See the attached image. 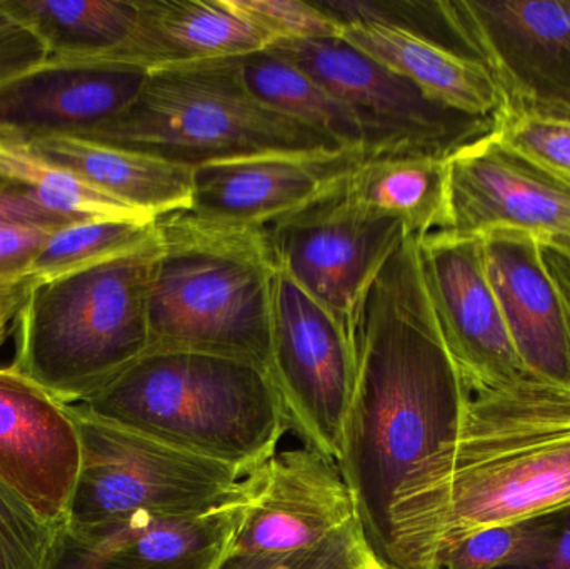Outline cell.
Here are the masks:
<instances>
[{
  "label": "cell",
  "mask_w": 570,
  "mask_h": 569,
  "mask_svg": "<svg viewBox=\"0 0 570 569\" xmlns=\"http://www.w3.org/2000/svg\"><path fill=\"white\" fill-rule=\"evenodd\" d=\"M72 223L77 220L43 209L32 197L0 180V224H33L60 229Z\"/></svg>",
  "instance_id": "cell-35"
},
{
  "label": "cell",
  "mask_w": 570,
  "mask_h": 569,
  "mask_svg": "<svg viewBox=\"0 0 570 569\" xmlns=\"http://www.w3.org/2000/svg\"><path fill=\"white\" fill-rule=\"evenodd\" d=\"M264 468L244 493L207 513L186 518L142 514L97 528L60 524L42 569H217L229 553Z\"/></svg>",
  "instance_id": "cell-14"
},
{
  "label": "cell",
  "mask_w": 570,
  "mask_h": 569,
  "mask_svg": "<svg viewBox=\"0 0 570 569\" xmlns=\"http://www.w3.org/2000/svg\"><path fill=\"white\" fill-rule=\"evenodd\" d=\"M269 373L292 433L304 448L338 463L357 384L351 334L279 267Z\"/></svg>",
  "instance_id": "cell-7"
},
{
  "label": "cell",
  "mask_w": 570,
  "mask_h": 569,
  "mask_svg": "<svg viewBox=\"0 0 570 569\" xmlns=\"http://www.w3.org/2000/svg\"><path fill=\"white\" fill-rule=\"evenodd\" d=\"M501 569H570V504L549 513L548 537L534 555Z\"/></svg>",
  "instance_id": "cell-34"
},
{
  "label": "cell",
  "mask_w": 570,
  "mask_h": 569,
  "mask_svg": "<svg viewBox=\"0 0 570 569\" xmlns=\"http://www.w3.org/2000/svg\"><path fill=\"white\" fill-rule=\"evenodd\" d=\"M312 203L354 216L399 219L409 236L422 239L445 227L448 157L372 154Z\"/></svg>",
  "instance_id": "cell-21"
},
{
  "label": "cell",
  "mask_w": 570,
  "mask_h": 569,
  "mask_svg": "<svg viewBox=\"0 0 570 569\" xmlns=\"http://www.w3.org/2000/svg\"><path fill=\"white\" fill-rule=\"evenodd\" d=\"M239 66L244 82L261 102L341 146L371 150L367 133L354 110L305 70L269 49L239 57Z\"/></svg>",
  "instance_id": "cell-24"
},
{
  "label": "cell",
  "mask_w": 570,
  "mask_h": 569,
  "mask_svg": "<svg viewBox=\"0 0 570 569\" xmlns=\"http://www.w3.org/2000/svg\"><path fill=\"white\" fill-rule=\"evenodd\" d=\"M72 408L244 477L266 467L291 431L269 371L210 354H144Z\"/></svg>",
  "instance_id": "cell-3"
},
{
  "label": "cell",
  "mask_w": 570,
  "mask_h": 569,
  "mask_svg": "<svg viewBox=\"0 0 570 569\" xmlns=\"http://www.w3.org/2000/svg\"><path fill=\"white\" fill-rule=\"evenodd\" d=\"M264 227L277 267L347 331L362 294L409 237L399 219L314 203Z\"/></svg>",
  "instance_id": "cell-11"
},
{
  "label": "cell",
  "mask_w": 570,
  "mask_h": 569,
  "mask_svg": "<svg viewBox=\"0 0 570 569\" xmlns=\"http://www.w3.org/2000/svg\"><path fill=\"white\" fill-rule=\"evenodd\" d=\"M72 411L80 468L62 523L67 527H109L142 514L197 517L249 487L254 473L244 477L226 464Z\"/></svg>",
  "instance_id": "cell-6"
},
{
  "label": "cell",
  "mask_w": 570,
  "mask_h": 569,
  "mask_svg": "<svg viewBox=\"0 0 570 569\" xmlns=\"http://www.w3.org/2000/svg\"><path fill=\"white\" fill-rule=\"evenodd\" d=\"M417 244L439 330L469 391L504 386L529 374L489 283L481 237L439 230Z\"/></svg>",
  "instance_id": "cell-12"
},
{
  "label": "cell",
  "mask_w": 570,
  "mask_h": 569,
  "mask_svg": "<svg viewBox=\"0 0 570 569\" xmlns=\"http://www.w3.org/2000/svg\"><path fill=\"white\" fill-rule=\"evenodd\" d=\"M357 521L338 464L308 448L279 451L239 533L217 569H291L337 531Z\"/></svg>",
  "instance_id": "cell-9"
},
{
  "label": "cell",
  "mask_w": 570,
  "mask_h": 569,
  "mask_svg": "<svg viewBox=\"0 0 570 569\" xmlns=\"http://www.w3.org/2000/svg\"><path fill=\"white\" fill-rule=\"evenodd\" d=\"M56 230L33 224H0V274L29 273L30 264Z\"/></svg>",
  "instance_id": "cell-31"
},
{
  "label": "cell",
  "mask_w": 570,
  "mask_h": 569,
  "mask_svg": "<svg viewBox=\"0 0 570 569\" xmlns=\"http://www.w3.org/2000/svg\"><path fill=\"white\" fill-rule=\"evenodd\" d=\"M0 180L70 220H136L153 217L90 186L82 177L40 154L26 137L0 129Z\"/></svg>",
  "instance_id": "cell-25"
},
{
  "label": "cell",
  "mask_w": 570,
  "mask_h": 569,
  "mask_svg": "<svg viewBox=\"0 0 570 569\" xmlns=\"http://www.w3.org/2000/svg\"><path fill=\"white\" fill-rule=\"evenodd\" d=\"M267 49L305 70L347 104L364 126L372 153L449 157L492 133L494 119L465 116L428 99L414 84L341 37L308 42L281 40Z\"/></svg>",
  "instance_id": "cell-8"
},
{
  "label": "cell",
  "mask_w": 570,
  "mask_h": 569,
  "mask_svg": "<svg viewBox=\"0 0 570 569\" xmlns=\"http://www.w3.org/2000/svg\"><path fill=\"white\" fill-rule=\"evenodd\" d=\"M230 6L256 23L276 42L338 39L342 23L315 2L302 0H229Z\"/></svg>",
  "instance_id": "cell-29"
},
{
  "label": "cell",
  "mask_w": 570,
  "mask_h": 569,
  "mask_svg": "<svg viewBox=\"0 0 570 569\" xmlns=\"http://www.w3.org/2000/svg\"><path fill=\"white\" fill-rule=\"evenodd\" d=\"M53 531L0 483V569H42Z\"/></svg>",
  "instance_id": "cell-30"
},
{
  "label": "cell",
  "mask_w": 570,
  "mask_h": 569,
  "mask_svg": "<svg viewBox=\"0 0 570 569\" xmlns=\"http://www.w3.org/2000/svg\"><path fill=\"white\" fill-rule=\"evenodd\" d=\"M357 384L338 470L368 551L385 567L434 569L439 498L469 387L405 237L352 314Z\"/></svg>",
  "instance_id": "cell-1"
},
{
  "label": "cell",
  "mask_w": 570,
  "mask_h": 569,
  "mask_svg": "<svg viewBox=\"0 0 570 569\" xmlns=\"http://www.w3.org/2000/svg\"><path fill=\"white\" fill-rule=\"evenodd\" d=\"M492 134L511 149L570 176V117L505 104Z\"/></svg>",
  "instance_id": "cell-28"
},
{
  "label": "cell",
  "mask_w": 570,
  "mask_h": 569,
  "mask_svg": "<svg viewBox=\"0 0 570 569\" xmlns=\"http://www.w3.org/2000/svg\"><path fill=\"white\" fill-rule=\"evenodd\" d=\"M156 230L147 353L210 354L269 371L277 264L266 227L177 210L157 217Z\"/></svg>",
  "instance_id": "cell-2"
},
{
  "label": "cell",
  "mask_w": 570,
  "mask_h": 569,
  "mask_svg": "<svg viewBox=\"0 0 570 569\" xmlns=\"http://www.w3.org/2000/svg\"><path fill=\"white\" fill-rule=\"evenodd\" d=\"M549 513L478 531L444 551L434 569H501L521 563L544 543Z\"/></svg>",
  "instance_id": "cell-27"
},
{
  "label": "cell",
  "mask_w": 570,
  "mask_h": 569,
  "mask_svg": "<svg viewBox=\"0 0 570 569\" xmlns=\"http://www.w3.org/2000/svg\"><path fill=\"white\" fill-rule=\"evenodd\" d=\"M273 43L274 37L240 16L229 0H139V16L129 39L86 63L154 72L249 56Z\"/></svg>",
  "instance_id": "cell-19"
},
{
  "label": "cell",
  "mask_w": 570,
  "mask_h": 569,
  "mask_svg": "<svg viewBox=\"0 0 570 569\" xmlns=\"http://www.w3.org/2000/svg\"><path fill=\"white\" fill-rule=\"evenodd\" d=\"M156 234V220H77L57 229L30 264L37 279L52 277L142 246Z\"/></svg>",
  "instance_id": "cell-26"
},
{
  "label": "cell",
  "mask_w": 570,
  "mask_h": 569,
  "mask_svg": "<svg viewBox=\"0 0 570 569\" xmlns=\"http://www.w3.org/2000/svg\"><path fill=\"white\" fill-rule=\"evenodd\" d=\"M149 72L109 63H46L0 87V129L30 137L82 133L127 109Z\"/></svg>",
  "instance_id": "cell-18"
},
{
  "label": "cell",
  "mask_w": 570,
  "mask_h": 569,
  "mask_svg": "<svg viewBox=\"0 0 570 569\" xmlns=\"http://www.w3.org/2000/svg\"><path fill=\"white\" fill-rule=\"evenodd\" d=\"M32 283L30 273L0 274V346L16 326L17 314L26 303Z\"/></svg>",
  "instance_id": "cell-36"
},
{
  "label": "cell",
  "mask_w": 570,
  "mask_h": 569,
  "mask_svg": "<svg viewBox=\"0 0 570 569\" xmlns=\"http://www.w3.org/2000/svg\"><path fill=\"white\" fill-rule=\"evenodd\" d=\"M515 229L570 244V176L502 144L494 134L448 157L445 233Z\"/></svg>",
  "instance_id": "cell-10"
},
{
  "label": "cell",
  "mask_w": 570,
  "mask_h": 569,
  "mask_svg": "<svg viewBox=\"0 0 570 569\" xmlns=\"http://www.w3.org/2000/svg\"><path fill=\"white\" fill-rule=\"evenodd\" d=\"M77 134L190 169L247 157L344 149L256 99L244 82L239 57L154 70L124 112Z\"/></svg>",
  "instance_id": "cell-5"
},
{
  "label": "cell",
  "mask_w": 570,
  "mask_h": 569,
  "mask_svg": "<svg viewBox=\"0 0 570 569\" xmlns=\"http://www.w3.org/2000/svg\"><path fill=\"white\" fill-rule=\"evenodd\" d=\"M27 140L90 186L153 219L187 210L193 203L194 169L190 167L79 134H40Z\"/></svg>",
  "instance_id": "cell-22"
},
{
  "label": "cell",
  "mask_w": 570,
  "mask_h": 569,
  "mask_svg": "<svg viewBox=\"0 0 570 569\" xmlns=\"http://www.w3.org/2000/svg\"><path fill=\"white\" fill-rule=\"evenodd\" d=\"M541 110V112L558 114V116L570 117V100L569 102L559 104V106L549 107V109H534Z\"/></svg>",
  "instance_id": "cell-38"
},
{
  "label": "cell",
  "mask_w": 570,
  "mask_h": 569,
  "mask_svg": "<svg viewBox=\"0 0 570 569\" xmlns=\"http://www.w3.org/2000/svg\"><path fill=\"white\" fill-rule=\"evenodd\" d=\"M46 60V49L26 27L0 33V87L37 69Z\"/></svg>",
  "instance_id": "cell-33"
},
{
  "label": "cell",
  "mask_w": 570,
  "mask_h": 569,
  "mask_svg": "<svg viewBox=\"0 0 570 569\" xmlns=\"http://www.w3.org/2000/svg\"><path fill=\"white\" fill-rule=\"evenodd\" d=\"M7 12L42 43L46 63H86L122 46L139 0H2Z\"/></svg>",
  "instance_id": "cell-23"
},
{
  "label": "cell",
  "mask_w": 570,
  "mask_h": 569,
  "mask_svg": "<svg viewBox=\"0 0 570 569\" xmlns=\"http://www.w3.org/2000/svg\"><path fill=\"white\" fill-rule=\"evenodd\" d=\"M361 569H394L385 567L384 563H381V561L377 560V558L374 557V555L371 553V551H367L364 557V561H362Z\"/></svg>",
  "instance_id": "cell-37"
},
{
  "label": "cell",
  "mask_w": 570,
  "mask_h": 569,
  "mask_svg": "<svg viewBox=\"0 0 570 569\" xmlns=\"http://www.w3.org/2000/svg\"><path fill=\"white\" fill-rule=\"evenodd\" d=\"M341 39L455 112L494 119L505 106L494 73L471 50L377 22L347 23Z\"/></svg>",
  "instance_id": "cell-20"
},
{
  "label": "cell",
  "mask_w": 570,
  "mask_h": 569,
  "mask_svg": "<svg viewBox=\"0 0 570 569\" xmlns=\"http://www.w3.org/2000/svg\"><path fill=\"white\" fill-rule=\"evenodd\" d=\"M559 297H561V296H559ZM562 306H564L566 323H568V334H569V344H570V307L568 306V304L564 303V301H562Z\"/></svg>",
  "instance_id": "cell-39"
},
{
  "label": "cell",
  "mask_w": 570,
  "mask_h": 569,
  "mask_svg": "<svg viewBox=\"0 0 570 569\" xmlns=\"http://www.w3.org/2000/svg\"><path fill=\"white\" fill-rule=\"evenodd\" d=\"M159 237L126 253L33 277L17 314L12 366L76 406L102 391L149 350L150 277Z\"/></svg>",
  "instance_id": "cell-4"
},
{
  "label": "cell",
  "mask_w": 570,
  "mask_h": 569,
  "mask_svg": "<svg viewBox=\"0 0 570 569\" xmlns=\"http://www.w3.org/2000/svg\"><path fill=\"white\" fill-rule=\"evenodd\" d=\"M372 154L344 147L206 164L194 169L187 213L213 223L266 226L317 199Z\"/></svg>",
  "instance_id": "cell-16"
},
{
  "label": "cell",
  "mask_w": 570,
  "mask_h": 569,
  "mask_svg": "<svg viewBox=\"0 0 570 569\" xmlns=\"http://www.w3.org/2000/svg\"><path fill=\"white\" fill-rule=\"evenodd\" d=\"M479 237L489 283L522 366L532 376L570 386L568 323L541 237L515 229Z\"/></svg>",
  "instance_id": "cell-17"
},
{
  "label": "cell",
  "mask_w": 570,
  "mask_h": 569,
  "mask_svg": "<svg viewBox=\"0 0 570 569\" xmlns=\"http://www.w3.org/2000/svg\"><path fill=\"white\" fill-rule=\"evenodd\" d=\"M368 548L358 521L337 531L291 569H361Z\"/></svg>",
  "instance_id": "cell-32"
},
{
  "label": "cell",
  "mask_w": 570,
  "mask_h": 569,
  "mask_svg": "<svg viewBox=\"0 0 570 569\" xmlns=\"http://www.w3.org/2000/svg\"><path fill=\"white\" fill-rule=\"evenodd\" d=\"M79 468L72 408L12 364L0 367V483L57 528L66 520Z\"/></svg>",
  "instance_id": "cell-15"
},
{
  "label": "cell",
  "mask_w": 570,
  "mask_h": 569,
  "mask_svg": "<svg viewBox=\"0 0 570 569\" xmlns=\"http://www.w3.org/2000/svg\"><path fill=\"white\" fill-rule=\"evenodd\" d=\"M459 32L488 63L508 106L570 100V0H458Z\"/></svg>",
  "instance_id": "cell-13"
}]
</instances>
